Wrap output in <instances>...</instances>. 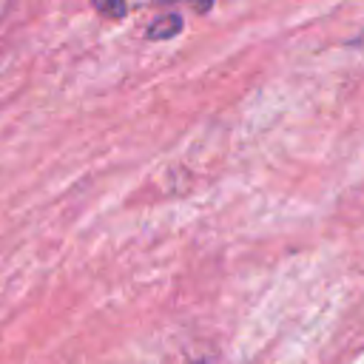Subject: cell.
Segmentation results:
<instances>
[{"instance_id":"cell-1","label":"cell","mask_w":364,"mask_h":364,"mask_svg":"<svg viewBox=\"0 0 364 364\" xmlns=\"http://www.w3.org/2000/svg\"><path fill=\"white\" fill-rule=\"evenodd\" d=\"M179 28H182V17H179V14H165V17H159V20L151 23L148 37H151V40H168V37H173Z\"/></svg>"},{"instance_id":"cell-2","label":"cell","mask_w":364,"mask_h":364,"mask_svg":"<svg viewBox=\"0 0 364 364\" xmlns=\"http://www.w3.org/2000/svg\"><path fill=\"white\" fill-rule=\"evenodd\" d=\"M91 6H94L102 17H111V20H119V17H125V11H128V0H91Z\"/></svg>"}]
</instances>
